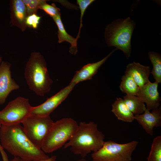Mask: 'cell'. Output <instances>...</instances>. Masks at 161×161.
<instances>
[{"mask_svg": "<svg viewBox=\"0 0 161 161\" xmlns=\"http://www.w3.org/2000/svg\"><path fill=\"white\" fill-rule=\"evenodd\" d=\"M11 64L2 62L0 65V105L4 104L10 93L18 89L20 86L12 78Z\"/></svg>", "mask_w": 161, "mask_h": 161, "instance_id": "obj_10", "label": "cell"}, {"mask_svg": "<svg viewBox=\"0 0 161 161\" xmlns=\"http://www.w3.org/2000/svg\"><path fill=\"white\" fill-rule=\"evenodd\" d=\"M94 0H77V4L79 6L80 11V24L78 34L76 37L78 40L80 37L81 29L82 26V18L86 9L93 2Z\"/></svg>", "mask_w": 161, "mask_h": 161, "instance_id": "obj_24", "label": "cell"}, {"mask_svg": "<svg viewBox=\"0 0 161 161\" xmlns=\"http://www.w3.org/2000/svg\"><path fill=\"white\" fill-rule=\"evenodd\" d=\"M1 125L0 124V128ZM0 152L1 154L2 158L3 161H9L7 154L2 148L0 142Z\"/></svg>", "mask_w": 161, "mask_h": 161, "instance_id": "obj_26", "label": "cell"}, {"mask_svg": "<svg viewBox=\"0 0 161 161\" xmlns=\"http://www.w3.org/2000/svg\"><path fill=\"white\" fill-rule=\"evenodd\" d=\"M150 111L146 108L143 113L134 115V119L148 134L152 136L154 128L161 126V108Z\"/></svg>", "mask_w": 161, "mask_h": 161, "instance_id": "obj_12", "label": "cell"}, {"mask_svg": "<svg viewBox=\"0 0 161 161\" xmlns=\"http://www.w3.org/2000/svg\"><path fill=\"white\" fill-rule=\"evenodd\" d=\"M32 107L28 99L20 96L16 97L0 111V124L12 125L21 123L30 115Z\"/></svg>", "mask_w": 161, "mask_h": 161, "instance_id": "obj_8", "label": "cell"}, {"mask_svg": "<svg viewBox=\"0 0 161 161\" xmlns=\"http://www.w3.org/2000/svg\"><path fill=\"white\" fill-rule=\"evenodd\" d=\"M78 124L74 119L64 118L54 122L45 137L41 148L51 153L62 147L73 136Z\"/></svg>", "mask_w": 161, "mask_h": 161, "instance_id": "obj_5", "label": "cell"}, {"mask_svg": "<svg viewBox=\"0 0 161 161\" xmlns=\"http://www.w3.org/2000/svg\"><path fill=\"white\" fill-rule=\"evenodd\" d=\"M24 76L29 89L37 95L43 96L50 91L52 80L45 59L39 52L31 54L25 68Z\"/></svg>", "mask_w": 161, "mask_h": 161, "instance_id": "obj_3", "label": "cell"}, {"mask_svg": "<svg viewBox=\"0 0 161 161\" xmlns=\"http://www.w3.org/2000/svg\"><path fill=\"white\" fill-rule=\"evenodd\" d=\"M150 70L149 66L133 62L127 65L125 74L130 75L139 87L140 88L149 81L148 78Z\"/></svg>", "mask_w": 161, "mask_h": 161, "instance_id": "obj_14", "label": "cell"}, {"mask_svg": "<svg viewBox=\"0 0 161 161\" xmlns=\"http://www.w3.org/2000/svg\"><path fill=\"white\" fill-rule=\"evenodd\" d=\"M148 57L153 66L150 72L153 75L155 82L161 83V56L160 55L154 51L149 52Z\"/></svg>", "mask_w": 161, "mask_h": 161, "instance_id": "obj_20", "label": "cell"}, {"mask_svg": "<svg viewBox=\"0 0 161 161\" xmlns=\"http://www.w3.org/2000/svg\"><path fill=\"white\" fill-rule=\"evenodd\" d=\"M138 143L133 140L123 144L111 140L105 141L103 146L91 154L93 161H131L132 153Z\"/></svg>", "mask_w": 161, "mask_h": 161, "instance_id": "obj_6", "label": "cell"}, {"mask_svg": "<svg viewBox=\"0 0 161 161\" xmlns=\"http://www.w3.org/2000/svg\"><path fill=\"white\" fill-rule=\"evenodd\" d=\"M105 136L98 129L97 124L93 122H82L78 124L76 132L71 139L64 145L76 155L84 158L91 152L99 150L103 145Z\"/></svg>", "mask_w": 161, "mask_h": 161, "instance_id": "obj_2", "label": "cell"}, {"mask_svg": "<svg viewBox=\"0 0 161 161\" xmlns=\"http://www.w3.org/2000/svg\"><path fill=\"white\" fill-rule=\"evenodd\" d=\"M147 161H161V136L155 137L152 141Z\"/></svg>", "mask_w": 161, "mask_h": 161, "instance_id": "obj_21", "label": "cell"}, {"mask_svg": "<svg viewBox=\"0 0 161 161\" xmlns=\"http://www.w3.org/2000/svg\"><path fill=\"white\" fill-rule=\"evenodd\" d=\"M10 161H22V160L18 157H14L13 159Z\"/></svg>", "mask_w": 161, "mask_h": 161, "instance_id": "obj_28", "label": "cell"}, {"mask_svg": "<svg viewBox=\"0 0 161 161\" xmlns=\"http://www.w3.org/2000/svg\"><path fill=\"white\" fill-rule=\"evenodd\" d=\"M135 25V22L129 17L118 18L107 25L104 37L108 47H114L116 49L120 50L129 58L131 53V38Z\"/></svg>", "mask_w": 161, "mask_h": 161, "instance_id": "obj_4", "label": "cell"}, {"mask_svg": "<svg viewBox=\"0 0 161 161\" xmlns=\"http://www.w3.org/2000/svg\"><path fill=\"white\" fill-rule=\"evenodd\" d=\"M2 61V58L0 56V65L1 64V61Z\"/></svg>", "mask_w": 161, "mask_h": 161, "instance_id": "obj_30", "label": "cell"}, {"mask_svg": "<svg viewBox=\"0 0 161 161\" xmlns=\"http://www.w3.org/2000/svg\"><path fill=\"white\" fill-rule=\"evenodd\" d=\"M26 6L27 16L36 14L39 6L45 0H23Z\"/></svg>", "mask_w": 161, "mask_h": 161, "instance_id": "obj_22", "label": "cell"}, {"mask_svg": "<svg viewBox=\"0 0 161 161\" xmlns=\"http://www.w3.org/2000/svg\"><path fill=\"white\" fill-rule=\"evenodd\" d=\"M53 123L50 115L40 116L30 115L21 123L28 138L35 145L41 148L43 141Z\"/></svg>", "mask_w": 161, "mask_h": 161, "instance_id": "obj_7", "label": "cell"}, {"mask_svg": "<svg viewBox=\"0 0 161 161\" xmlns=\"http://www.w3.org/2000/svg\"><path fill=\"white\" fill-rule=\"evenodd\" d=\"M58 28V42L61 43L66 41L71 44L69 52L72 54H75L77 52V39L68 33L66 30L61 20V14L52 18Z\"/></svg>", "mask_w": 161, "mask_h": 161, "instance_id": "obj_15", "label": "cell"}, {"mask_svg": "<svg viewBox=\"0 0 161 161\" xmlns=\"http://www.w3.org/2000/svg\"><path fill=\"white\" fill-rule=\"evenodd\" d=\"M76 161H89L85 159L84 158H82L78 160H77Z\"/></svg>", "mask_w": 161, "mask_h": 161, "instance_id": "obj_29", "label": "cell"}, {"mask_svg": "<svg viewBox=\"0 0 161 161\" xmlns=\"http://www.w3.org/2000/svg\"><path fill=\"white\" fill-rule=\"evenodd\" d=\"M123 100L127 107L134 115L143 113L146 109L144 103L137 96L126 95L123 97Z\"/></svg>", "mask_w": 161, "mask_h": 161, "instance_id": "obj_18", "label": "cell"}, {"mask_svg": "<svg viewBox=\"0 0 161 161\" xmlns=\"http://www.w3.org/2000/svg\"><path fill=\"white\" fill-rule=\"evenodd\" d=\"M41 18V17L36 14L28 15L25 19V24L26 26L36 29L38 27Z\"/></svg>", "mask_w": 161, "mask_h": 161, "instance_id": "obj_25", "label": "cell"}, {"mask_svg": "<svg viewBox=\"0 0 161 161\" xmlns=\"http://www.w3.org/2000/svg\"><path fill=\"white\" fill-rule=\"evenodd\" d=\"M112 111L119 120L131 123L134 120V114L121 98H117L112 104Z\"/></svg>", "mask_w": 161, "mask_h": 161, "instance_id": "obj_16", "label": "cell"}, {"mask_svg": "<svg viewBox=\"0 0 161 161\" xmlns=\"http://www.w3.org/2000/svg\"><path fill=\"white\" fill-rule=\"evenodd\" d=\"M120 86L121 90L126 95L137 96L139 87L132 78L129 75L125 74L121 78Z\"/></svg>", "mask_w": 161, "mask_h": 161, "instance_id": "obj_19", "label": "cell"}, {"mask_svg": "<svg viewBox=\"0 0 161 161\" xmlns=\"http://www.w3.org/2000/svg\"><path fill=\"white\" fill-rule=\"evenodd\" d=\"M116 50V49L113 50L98 61L89 63L83 66L80 69L76 72L70 83L76 85L80 82L91 79L97 73L99 68Z\"/></svg>", "mask_w": 161, "mask_h": 161, "instance_id": "obj_13", "label": "cell"}, {"mask_svg": "<svg viewBox=\"0 0 161 161\" xmlns=\"http://www.w3.org/2000/svg\"><path fill=\"white\" fill-rule=\"evenodd\" d=\"M75 85L70 83L43 103L36 106H32L30 115L40 116L50 115V113L66 99Z\"/></svg>", "mask_w": 161, "mask_h": 161, "instance_id": "obj_9", "label": "cell"}, {"mask_svg": "<svg viewBox=\"0 0 161 161\" xmlns=\"http://www.w3.org/2000/svg\"><path fill=\"white\" fill-rule=\"evenodd\" d=\"M46 1L45 0L40 5L39 9L43 10L52 18L61 14L60 9L54 4L50 5L46 3Z\"/></svg>", "mask_w": 161, "mask_h": 161, "instance_id": "obj_23", "label": "cell"}, {"mask_svg": "<svg viewBox=\"0 0 161 161\" xmlns=\"http://www.w3.org/2000/svg\"><path fill=\"white\" fill-rule=\"evenodd\" d=\"M11 18L18 25H21L23 29L26 25L25 19L27 16L25 5L22 0H14L11 3Z\"/></svg>", "mask_w": 161, "mask_h": 161, "instance_id": "obj_17", "label": "cell"}, {"mask_svg": "<svg viewBox=\"0 0 161 161\" xmlns=\"http://www.w3.org/2000/svg\"><path fill=\"white\" fill-rule=\"evenodd\" d=\"M158 83L150 81L139 88L137 96L146 104V108L150 111L159 107L161 98L158 91Z\"/></svg>", "mask_w": 161, "mask_h": 161, "instance_id": "obj_11", "label": "cell"}, {"mask_svg": "<svg viewBox=\"0 0 161 161\" xmlns=\"http://www.w3.org/2000/svg\"><path fill=\"white\" fill-rule=\"evenodd\" d=\"M0 142L3 149L14 157H19L22 161H36L49 157L29 140L20 124L1 125Z\"/></svg>", "mask_w": 161, "mask_h": 161, "instance_id": "obj_1", "label": "cell"}, {"mask_svg": "<svg viewBox=\"0 0 161 161\" xmlns=\"http://www.w3.org/2000/svg\"><path fill=\"white\" fill-rule=\"evenodd\" d=\"M56 159L57 157L56 156L53 155L46 159L36 161H56Z\"/></svg>", "mask_w": 161, "mask_h": 161, "instance_id": "obj_27", "label": "cell"}]
</instances>
